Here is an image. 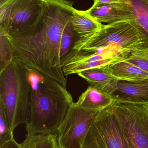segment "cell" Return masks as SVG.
<instances>
[{
  "instance_id": "cell-23",
  "label": "cell",
  "mask_w": 148,
  "mask_h": 148,
  "mask_svg": "<svg viewBox=\"0 0 148 148\" xmlns=\"http://www.w3.org/2000/svg\"><path fill=\"white\" fill-rule=\"evenodd\" d=\"M11 0H0V8L4 6L6 3L10 1Z\"/></svg>"
},
{
  "instance_id": "cell-9",
  "label": "cell",
  "mask_w": 148,
  "mask_h": 148,
  "mask_svg": "<svg viewBox=\"0 0 148 148\" xmlns=\"http://www.w3.org/2000/svg\"><path fill=\"white\" fill-rule=\"evenodd\" d=\"M83 11L100 23L110 24L121 21L132 23L134 21L132 12L123 3L93 5L90 8Z\"/></svg>"
},
{
  "instance_id": "cell-5",
  "label": "cell",
  "mask_w": 148,
  "mask_h": 148,
  "mask_svg": "<svg viewBox=\"0 0 148 148\" xmlns=\"http://www.w3.org/2000/svg\"><path fill=\"white\" fill-rule=\"evenodd\" d=\"M111 107L129 148H148V103L115 102Z\"/></svg>"
},
{
  "instance_id": "cell-20",
  "label": "cell",
  "mask_w": 148,
  "mask_h": 148,
  "mask_svg": "<svg viewBox=\"0 0 148 148\" xmlns=\"http://www.w3.org/2000/svg\"><path fill=\"white\" fill-rule=\"evenodd\" d=\"M13 138V131L9 126L4 110L0 104V146Z\"/></svg>"
},
{
  "instance_id": "cell-3",
  "label": "cell",
  "mask_w": 148,
  "mask_h": 148,
  "mask_svg": "<svg viewBox=\"0 0 148 148\" xmlns=\"http://www.w3.org/2000/svg\"><path fill=\"white\" fill-rule=\"evenodd\" d=\"M30 90L28 69L19 64L12 61L0 73V104L12 131L28 121Z\"/></svg>"
},
{
  "instance_id": "cell-13",
  "label": "cell",
  "mask_w": 148,
  "mask_h": 148,
  "mask_svg": "<svg viewBox=\"0 0 148 148\" xmlns=\"http://www.w3.org/2000/svg\"><path fill=\"white\" fill-rule=\"evenodd\" d=\"M131 11L134 25L143 39V48H148V0H118Z\"/></svg>"
},
{
  "instance_id": "cell-7",
  "label": "cell",
  "mask_w": 148,
  "mask_h": 148,
  "mask_svg": "<svg viewBox=\"0 0 148 148\" xmlns=\"http://www.w3.org/2000/svg\"><path fill=\"white\" fill-rule=\"evenodd\" d=\"M83 148H129L111 106L96 114Z\"/></svg>"
},
{
  "instance_id": "cell-6",
  "label": "cell",
  "mask_w": 148,
  "mask_h": 148,
  "mask_svg": "<svg viewBox=\"0 0 148 148\" xmlns=\"http://www.w3.org/2000/svg\"><path fill=\"white\" fill-rule=\"evenodd\" d=\"M43 0H11L0 8V29L9 36L34 27L43 12Z\"/></svg>"
},
{
  "instance_id": "cell-15",
  "label": "cell",
  "mask_w": 148,
  "mask_h": 148,
  "mask_svg": "<svg viewBox=\"0 0 148 148\" xmlns=\"http://www.w3.org/2000/svg\"><path fill=\"white\" fill-rule=\"evenodd\" d=\"M71 23L80 39L88 38L94 35L102 28L103 24L98 22L84 13L76 10L71 17Z\"/></svg>"
},
{
  "instance_id": "cell-12",
  "label": "cell",
  "mask_w": 148,
  "mask_h": 148,
  "mask_svg": "<svg viewBox=\"0 0 148 148\" xmlns=\"http://www.w3.org/2000/svg\"><path fill=\"white\" fill-rule=\"evenodd\" d=\"M115 101V100L112 97L89 85L74 104L83 108L98 112L109 108Z\"/></svg>"
},
{
  "instance_id": "cell-14",
  "label": "cell",
  "mask_w": 148,
  "mask_h": 148,
  "mask_svg": "<svg viewBox=\"0 0 148 148\" xmlns=\"http://www.w3.org/2000/svg\"><path fill=\"white\" fill-rule=\"evenodd\" d=\"M123 59L108 65L109 71L113 76L119 80L128 81L148 78V73Z\"/></svg>"
},
{
  "instance_id": "cell-19",
  "label": "cell",
  "mask_w": 148,
  "mask_h": 148,
  "mask_svg": "<svg viewBox=\"0 0 148 148\" xmlns=\"http://www.w3.org/2000/svg\"><path fill=\"white\" fill-rule=\"evenodd\" d=\"M123 60L148 73V48L142 47L133 50L127 55Z\"/></svg>"
},
{
  "instance_id": "cell-11",
  "label": "cell",
  "mask_w": 148,
  "mask_h": 148,
  "mask_svg": "<svg viewBox=\"0 0 148 148\" xmlns=\"http://www.w3.org/2000/svg\"><path fill=\"white\" fill-rule=\"evenodd\" d=\"M77 75L86 80L89 85L111 97L116 90L119 81L110 73L108 65L85 70Z\"/></svg>"
},
{
  "instance_id": "cell-16",
  "label": "cell",
  "mask_w": 148,
  "mask_h": 148,
  "mask_svg": "<svg viewBox=\"0 0 148 148\" xmlns=\"http://www.w3.org/2000/svg\"><path fill=\"white\" fill-rule=\"evenodd\" d=\"M21 148H60L57 134H26Z\"/></svg>"
},
{
  "instance_id": "cell-22",
  "label": "cell",
  "mask_w": 148,
  "mask_h": 148,
  "mask_svg": "<svg viewBox=\"0 0 148 148\" xmlns=\"http://www.w3.org/2000/svg\"><path fill=\"white\" fill-rule=\"evenodd\" d=\"M94 3L93 5H98L101 4H107V3H119L118 0H93Z\"/></svg>"
},
{
  "instance_id": "cell-10",
  "label": "cell",
  "mask_w": 148,
  "mask_h": 148,
  "mask_svg": "<svg viewBox=\"0 0 148 148\" xmlns=\"http://www.w3.org/2000/svg\"><path fill=\"white\" fill-rule=\"evenodd\" d=\"M112 97L116 102L148 103V78L137 81L119 80Z\"/></svg>"
},
{
  "instance_id": "cell-4",
  "label": "cell",
  "mask_w": 148,
  "mask_h": 148,
  "mask_svg": "<svg viewBox=\"0 0 148 148\" xmlns=\"http://www.w3.org/2000/svg\"><path fill=\"white\" fill-rule=\"evenodd\" d=\"M143 39L134 24L121 21L103 25L94 35L80 39L75 43L74 49L96 52L99 50L116 49L128 54L143 47Z\"/></svg>"
},
{
  "instance_id": "cell-1",
  "label": "cell",
  "mask_w": 148,
  "mask_h": 148,
  "mask_svg": "<svg viewBox=\"0 0 148 148\" xmlns=\"http://www.w3.org/2000/svg\"><path fill=\"white\" fill-rule=\"evenodd\" d=\"M42 14L26 32L9 36L13 61L36 71L66 87L67 80L60 60L63 32L76 10L69 0H43Z\"/></svg>"
},
{
  "instance_id": "cell-8",
  "label": "cell",
  "mask_w": 148,
  "mask_h": 148,
  "mask_svg": "<svg viewBox=\"0 0 148 148\" xmlns=\"http://www.w3.org/2000/svg\"><path fill=\"white\" fill-rule=\"evenodd\" d=\"M97 113L76 106L74 103L57 130L60 148H83Z\"/></svg>"
},
{
  "instance_id": "cell-21",
  "label": "cell",
  "mask_w": 148,
  "mask_h": 148,
  "mask_svg": "<svg viewBox=\"0 0 148 148\" xmlns=\"http://www.w3.org/2000/svg\"><path fill=\"white\" fill-rule=\"evenodd\" d=\"M0 148H21L20 144H18L14 138L4 143L0 146Z\"/></svg>"
},
{
  "instance_id": "cell-18",
  "label": "cell",
  "mask_w": 148,
  "mask_h": 148,
  "mask_svg": "<svg viewBox=\"0 0 148 148\" xmlns=\"http://www.w3.org/2000/svg\"><path fill=\"white\" fill-rule=\"evenodd\" d=\"M13 61V50L8 35L0 29V73Z\"/></svg>"
},
{
  "instance_id": "cell-2",
  "label": "cell",
  "mask_w": 148,
  "mask_h": 148,
  "mask_svg": "<svg viewBox=\"0 0 148 148\" xmlns=\"http://www.w3.org/2000/svg\"><path fill=\"white\" fill-rule=\"evenodd\" d=\"M31 85L30 110L26 124L28 134H57L74 103L67 88L58 81L28 69Z\"/></svg>"
},
{
  "instance_id": "cell-17",
  "label": "cell",
  "mask_w": 148,
  "mask_h": 148,
  "mask_svg": "<svg viewBox=\"0 0 148 148\" xmlns=\"http://www.w3.org/2000/svg\"><path fill=\"white\" fill-rule=\"evenodd\" d=\"M80 38L73 29L70 19L62 35L60 53L61 64L74 49L75 43Z\"/></svg>"
}]
</instances>
